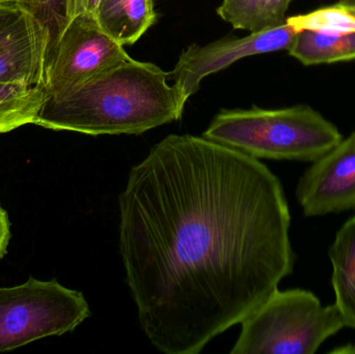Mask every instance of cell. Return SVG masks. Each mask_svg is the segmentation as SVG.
<instances>
[{"label":"cell","mask_w":355,"mask_h":354,"mask_svg":"<svg viewBox=\"0 0 355 354\" xmlns=\"http://www.w3.org/2000/svg\"><path fill=\"white\" fill-rule=\"evenodd\" d=\"M120 253L148 340L198 354L293 272L289 206L260 160L204 136L171 134L119 197Z\"/></svg>","instance_id":"obj_1"},{"label":"cell","mask_w":355,"mask_h":354,"mask_svg":"<svg viewBox=\"0 0 355 354\" xmlns=\"http://www.w3.org/2000/svg\"><path fill=\"white\" fill-rule=\"evenodd\" d=\"M170 73L152 62L122 60L60 97H48L35 124L93 135H139L180 120L186 101Z\"/></svg>","instance_id":"obj_2"},{"label":"cell","mask_w":355,"mask_h":354,"mask_svg":"<svg viewBox=\"0 0 355 354\" xmlns=\"http://www.w3.org/2000/svg\"><path fill=\"white\" fill-rule=\"evenodd\" d=\"M202 136L254 159L313 162L343 136L308 105L279 109H223Z\"/></svg>","instance_id":"obj_3"},{"label":"cell","mask_w":355,"mask_h":354,"mask_svg":"<svg viewBox=\"0 0 355 354\" xmlns=\"http://www.w3.org/2000/svg\"><path fill=\"white\" fill-rule=\"evenodd\" d=\"M231 354H314L345 328L337 306L302 289L275 291L241 321Z\"/></svg>","instance_id":"obj_4"},{"label":"cell","mask_w":355,"mask_h":354,"mask_svg":"<svg viewBox=\"0 0 355 354\" xmlns=\"http://www.w3.org/2000/svg\"><path fill=\"white\" fill-rule=\"evenodd\" d=\"M87 299L56 280L29 278L0 288V353L73 332L89 317Z\"/></svg>","instance_id":"obj_5"},{"label":"cell","mask_w":355,"mask_h":354,"mask_svg":"<svg viewBox=\"0 0 355 354\" xmlns=\"http://www.w3.org/2000/svg\"><path fill=\"white\" fill-rule=\"evenodd\" d=\"M129 57L95 16L80 12L52 39L44 85L48 97H60Z\"/></svg>","instance_id":"obj_6"},{"label":"cell","mask_w":355,"mask_h":354,"mask_svg":"<svg viewBox=\"0 0 355 354\" xmlns=\"http://www.w3.org/2000/svg\"><path fill=\"white\" fill-rule=\"evenodd\" d=\"M296 35L297 31L285 23L275 28L250 33L240 39L225 37L205 46L192 44L180 54L174 70L170 73L171 79L182 97L188 101L209 75L248 56L288 50Z\"/></svg>","instance_id":"obj_7"},{"label":"cell","mask_w":355,"mask_h":354,"mask_svg":"<svg viewBox=\"0 0 355 354\" xmlns=\"http://www.w3.org/2000/svg\"><path fill=\"white\" fill-rule=\"evenodd\" d=\"M51 31L20 3L0 6V85H45Z\"/></svg>","instance_id":"obj_8"},{"label":"cell","mask_w":355,"mask_h":354,"mask_svg":"<svg viewBox=\"0 0 355 354\" xmlns=\"http://www.w3.org/2000/svg\"><path fill=\"white\" fill-rule=\"evenodd\" d=\"M309 218L355 209V131L313 161L296 187Z\"/></svg>","instance_id":"obj_9"},{"label":"cell","mask_w":355,"mask_h":354,"mask_svg":"<svg viewBox=\"0 0 355 354\" xmlns=\"http://www.w3.org/2000/svg\"><path fill=\"white\" fill-rule=\"evenodd\" d=\"M96 18L121 45L137 43L157 20L154 0H100Z\"/></svg>","instance_id":"obj_10"},{"label":"cell","mask_w":355,"mask_h":354,"mask_svg":"<svg viewBox=\"0 0 355 354\" xmlns=\"http://www.w3.org/2000/svg\"><path fill=\"white\" fill-rule=\"evenodd\" d=\"M331 284L345 328L355 330V215L336 234L329 249Z\"/></svg>","instance_id":"obj_11"},{"label":"cell","mask_w":355,"mask_h":354,"mask_svg":"<svg viewBox=\"0 0 355 354\" xmlns=\"http://www.w3.org/2000/svg\"><path fill=\"white\" fill-rule=\"evenodd\" d=\"M293 0H223L217 15L235 29L260 33L285 24Z\"/></svg>","instance_id":"obj_12"},{"label":"cell","mask_w":355,"mask_h":354,"mask_svg":"<svg viewBox=\"0 0 355 354\" xmlns=\"http://www.w3.org/2000/svg\"><path fill=\"white\" fill-rule=\"evenodd\" d=\"M288 51L306 66L349 62L355 60V33L331 35L300 31Z\"/></svg>","instance_id":"obj_13"},{"label":"cell","mask_w":355,"mask_h":354,"mask_svg":"<svg viewBox=\"0 0 355 354\" xmlns=\"http://www.w3.org/2000/svg\"><path fill=\"white\" fill-rule=\"evenodd\" d=\"M47 99L43 85H0V133L35 124Z\"/></svg>","instance_id":"obj_14"},{"label":"cell","mask_w":355,"mask_h":354,"mask_svg":"<svg viewBox=\"0 0 355 354\" xmlns=\"http://www.w3.org/2000/svg\"><path fill=\"white\" fill-rule=\"evenodd\" d=\"M297 33L302 30L344 35L355 33V2H338L286 20Z\"/></svg>","instance_id":"obj_15"},{"label":"cell","mask_w":355,"mask_h":354,"mask_svg":"<svg viewBox=\"0 0 355 354\" xmlns=\"http://www.w3.org/2000/svg\"><path fill=\"white\" fill-rule=\"evenodd\" d=\"M18 3L43 21L53 39L74 17L73 0H18Z\"/></svg>","instance_id":"obj_16"},{"label":"cell","mask_w":355,"mask_h":354,"mask_svg":"<svg viewBox=\"0 0 355 354\" xmlns=\"http://www.w3.org/2000/svg\"><path fill=\"white\" fill-rule=\"evenodd\" d=\"M10 220L6 210L0 205V259L3 257L8 251L10 242Z\"/></svg>","instance_id":"obj_17"},{"label":"cell","mask_w":355,"mask_h":354,"mask_svg":"<svg viewBox=\"0 0 355 354\" xmlns=\"http://www.w3.org/2000/svg\"><path fill=\"white\" fill-rule=\"evenodd\" d=\"M99 2L100 0H73V15L75 17L80 12H85L96 17Z\"/></svg>","instance_id":"obj_18"},{"label":"cell","mask_w":355,"mask_h":354,"mask_svg":"<svg viewBox=\"0 0 355 354\" xmlns=\"http://www.w3.org/2000/svg\"><path fill=\"white\" fill-rule=\"evenodd\" d=\"M334 353H355V346L354 345H347V346L342 347V348L337 349V351H334Z\"/></svg>","instance_id":"obj_19"},{"label":"cell","mask_w":355,"mask_h":354,"mask_svg":"<svg viewBox=\"0 0 355 354\" xmlns=\"http://www.w3.org/2000/svg\"><path fill=\"white\" fill-rule=\"evenodd\" d=\"M18 3V0H0V6H12Z\"/></svg>","instance_id":"obj_20"}]
</instances>
